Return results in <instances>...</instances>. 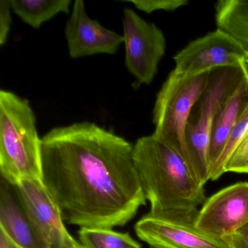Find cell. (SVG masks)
<instances>
[{
	"instance_id": "obj_1",
	"label": "cell",
	"mask_w": 248,
	"mask_h": 248,
	"mask_svg": "<svg viewBox=\"0 0 248 248\" xmlns=\"http://www.w3.org/2000/svg\"><path fill=\"white\" fill-rule=\"evenodd\" d=\"M124 138L91 122L42 138L43 182L63 221L81 228L125 226L146 199Z\"/></svg>"
},
{
	"instance_id": "obj_2",
	"label": "cell",
	"mask_w": 248,
	"mask_h": 248,
	"mask_svg": "<svg viewBox=\"0 0 248 248\" xmlns=\"http://www.w3.org/2000/svg\"><path fill=\"white\" fill-rule=\"evenodd\" d=\"M133 162L155 217L197 216L207 200L204 186L190 173L182 158L153 134L138 139Z\"/></svg>"
},
{
	"instance_id": "obj_3",
	"label": "cell",
	"mask_w": 248,
	"mask_h": 248,
	"mask_svg": "<svg viewBox=\"0 0 248 248\" xmlns=\"http://www.w3.org/2000/svg\"><path fill=\"white\" fill-rule=\"evenodd\" d=\"M0 171L16 186L24 180L43 181L42 139L27 100L0 91Z\"/></svg>"
},
{
	"instance_id": "obj_4",
	"label": "cell",
	"mask_w": 248,
	"mask_h": 248,
	"mask_svg": "<svg viewBox=\"0 0 248 248\" xmlns=\"http://www.w3.org/2000/svg\"><path fill=\"white\" fill-rule=\"evenodd\" d=\"M245 79L243 71L223 67L210 72L208 84L190 113L186 129L188 170L204 186L210 180V134L217 110Z\"/></svg>"
},
{
	"instance_id": "obj_5",
	"label": "cell",
	"mask_w": 248,
	"mask_h": 248,
	"mask_svg": "<svg viewBox=\"0 0 248 248\" xmlns=\"http://www.w3.org/2000/svg\"><path fill=\"white\" fill-rule=\"evenodd\" d=\"M210 72L184 77L172 71L158 93L154 107V136L178 153L188 169L186 129L193 107L208 84Z\"/></svg>"
},
{
	"instance_id": "obj_6",
	"label": "cell",
	"mask_w": 248,
	"mask_h": 248,
	"mask_svg": "<svg viewBox=\"0 0 248 248\" xmlns=\"http://www.w3.org/2000/svg\"><path fill=\"white\" fill-rule=\"evenodd\" d=\"M123 26L126 67L140 85H150L165 53V35L130 8L123 11Z\"/></svg>"
},
{
	"instance_id": "obj_7",
	"label": "cell",
	"mask_w": 248,
	"mask_h": 248,
	"mask_svg": "<svg viewBox=\"0 0 248 248\" xmlns=\"http://www.w3.org/2000/svg\"><path fill=\"white\" fill-rule=\"evenodd\" d=\"M248 51L223 30L217 29L190 43L174 57L175 73L188 77L217 68L243 69Z\"/></svg>"
},
{
	"instance_id": "obj_8",
	"label": "cell",
	"mask_w": 248,
	"mask_h": 248,
	"mask_svg": "<svg viewBox=\"0 0 248 248\" xmlns=\"http://www.w3.org/2000/svg\"><path fill=\"white\" fill-rule=\"evenodd\" d=\"M14 186L33 227L49 248L82 246L68 232L60 209L42 180H24Z\"/></svg>"
},
{
	"instance_id": "obj_9",
	"label": "cell",
	"mask_w": 248,
	"mask_h": 248,
	"mask_svg": "<svg viewBox=\"0 0 248 248\" xmlns=\"http://www.w3.org/2000/svg\"><path fill=\"white\" fill-rule=\"evenodd\" d=\"M197 217L147 214L137 222L135 230L140 239L153 248H230L224 239L197 227Z\"/></svg>"
},
{
	"instance_id": "obj_10",
	"label": "cell",
	"mask_w": 248,
	"mask_h": 248,
	"mask_svg": "<svg viewBox=\"0 0 248 248\" xmlns=\"http://www.w3.org/2000/svg\"><path fill=\"white\" fill-rule=\"evenodd\" d=\"M248 223V182H239L207 199L199 210L196 224L224 239Z\"/></svg>"
},
{
	"instance_id": "obj_11",
	"label": "cell",
	"mask_w": 248,
	"mask_h": 248,
	"mask_svg": "<svg viewBox=\"0 0 248 248\" xmlns=\"http://www.w3.org/2000/svg\"><path fill=\"white\" fill-rule=\"evenodd\" d=\"M69 55L72 59L95 54L114 55L124 43L121 34L91 19L82 0H76L64 30Z\"/></svg>"
},
{
	"instance_id": "obj_12",
	"label": "cell",
	"mask_w": 248,
	"mask_h": 248,
	"mask_svg": "<svg viewBox=\"0 0 248 248\" xmlns=\"http://www.w3.org/2000/svg\"><path fill=\"white\" fill-rule=\"evenodd\" d=\"M0 230L20 248H49L33 227L15 186L1 178Z\"/></svg>"
},
{
	"instance_id": "obj_13",
	"label": "cell",
	"mask_w": 248,
	"mask_h": 248,
	"mask_svg": "<svg viewBox=\"0 0 248 248\" xmlns=\"http://www.w3.org/2000/svg\"><path fill=\"white\" fill-rule=\"evenodd\" d=\"M248 104V84L245 78L222 104L215 117L209 151L210 170L224 152L233 128Z\"/></svg>"
},
{
	"instance_id": "obj_14",
	"label": "cell",
	"mask_w": 248,
	"mask_h": 248,
	"mask_svg": "<svg viewBox=\"0 0 248 248\" xmlns=\"http://www.w3.org/2000/svg\"><path fill=\"white\" fill-rule=\"evenodd\" d=\"M215 8L217 29L248 51V0H220Z\"/></svg>"
},
{
	"instance_id": "obj_15",
	"label": "cell",
	"mask_w": 248,
	"mask_h": 248,
	"mask_svg": "<svg viewBox=\"0 0 248 248\" xmlns=\"http://www.w3.org/2000/svg\"><path fill=\"white\" fill-rule=\"evenodd\" d=\"M71 4V0H11L13 12L35 30L58 14H69Z\"/></svg>"
},
{
	"instance_id": "obj_16",
	"label": "cell",
	"mask_w": 248,
	"mask_h": 248,
	"mask_svg": "<svg viewBox=\"0 0 248 248\" xmlns=\"http://www.w3.org/2000/svg\"><path fill=\"white\" fill-rule=\"evenodd\" d=\"M79 236L85 248H141L128 233L111 229L81 228Z\"/></svg>"
},
{
	"instance_id": "obj_17",
	"label": "cell",
	"mask_w": 248,
	"mask_h": 248,
	"mask_svg": "<svg viewBox=\"0 0 248 248\" xmlns=\"http://www.w3.org/2000/svg\"><path fill=\"white\" fill-rule=\"evenodd\" d=\"M248 132V104L245 111L239 117L233 132L231 135L229 143L216 165L213 167L210 172V180L216 181L218 179L224 172V166L230 155H232L238 143Z\"/></svg>"
},
{
	"instance_id": "obj_18",
	"label": "cell",
	"mask_w": 248,
	"mask_h": 248,
	"mask_svg": "<svg viewBox=\"0 0 248 248\" xmlns=\"http://www.w3.org/2000/svg\"><path fill=\"white\" fill-rule=\"evenodd\" d=\"M248 173V132L238 143L224 166V172Z\"/></svg>"
},
{
	"instance_id": "obj_19",
	"label": "cell",
	"mask_w": 248,
	"mask_h": 248,
	"mask_svg": "<svg viewBox=\"0 0 248 248\" xmlns=\"http://www.w3.org/2000/svg\"><path fill=\"white\" fill-rule=\"evenodd\" d=\"M127 2L146 14H152L156 11H174L188 3L187 0H133Z\"/></svg>"
},
{
	"instance_id": "obj_20",
	"label": "cell",
	"mask_w": 248,
	"mask_h": 248,
	"mask_svg": "<svg viewBox=\"0 0 248 248\" xmlns=\"http://www.w3.org/2000/svg\"><path fill=\"white\" fill-rule=\"evenodd\" d=\"M12 12L11 0L0 1V45L2 46L8 41L12 26Z\"/></svg>"
},
{
	"instance_id": "obj_21",
	"label": "cell",
	"mask_w": 248,
	"mask_h": 248,
	"mask_svg": "<svg viewBox=\"0 0 248 248\" xmlns=\"http://www.w3.org/2000/svg\"><path fill=\"white\" fill-rule=\"evenodd\" d=\"M224 239L230 248H248V233L236 232Z\"/></svg>"
},
{
	"instance_id": "obj_22",
	"label": "cell",
	"mask_w": 248,
	"mask_h": 248,
	"mask_svg": "<svg viewBox=\"0 0 248 248\" xmlns=\"http://www.w3.org/2000/svg\"><path fill=\"white\" fill-rule=\"evenodd\" d=\"M0 248H20L2 230H0Z\"/></svg>"
},
{
	"instance_id": "obj_23",
	"label": "cell",
	"mask_w": 248,
	"mask_h": 248,
	"mask_svg": "<svg viewBox=\"0 0 248 248\" xmlns=\"http://www.w3.org/2000/svg\"><path fill=\"white\" fill-rule=\"evenodd\" d=\"M242 71H243L245 79H246L247 82L248 84V53H247L246 58L245 59V62H244Z\"/></svg>"
},
{
	"instance_id": "obj_24",
	"label": "cell",
	"mask_w": 248,
	"mask_h": 248,
	"mask_svg": "<svg viewBox=\"0 0 248 248\" xmlns=\"http://www.w3.org/2000/svg\"><path fill=\"white\" fill-rule=\"evenodd\" d=\"M237 232H243V233H248V224L244 226L243 227L241 228L239 230H238Z\"/></svg>"
},
{
	"instance_id": "obj_25",
	"label": "cell",
	"mask_w": 248,
	"mask_h": 248,
	"mask_svg": "<svg viewBox=\"0 0 248 248\" xmlns=\"http://www.w3.org/2000/svg\"><path fill=\"white\" fill-rule=\"evenodd\" d=\"M84 248V247H83V246H82V247H81V248Z\"/></svg>"
}]
</instances>
